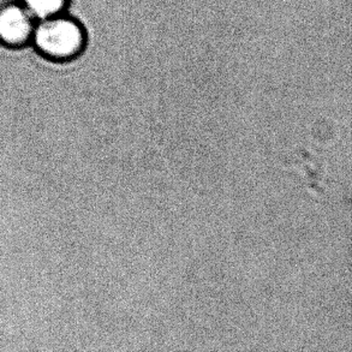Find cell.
Masks as SVG:
<instances>
[{
	"label": "cell",
	"mask_w": 352,
	"mask_h": 352,
	"mask_svg": "<svg viewBox=\"0 0 352 352\" xmlns=\"http://www.w3.org/2000/svg\"><path fill=\"white\" fill-rule=\"evenodd\" d=\"M30 45L48 60L67 64L86 52L88 32L80 19L58 14L36 22Z\"/></svg>",
	"instance_id": "obj_1"
},
{
	"label": "cell",
	"mask_w": 352,
	"mask_h": 352,
	"mask_svg": "<svg viewBox=\"0 0 352 352\" xmlns=\"http://www.w3.org/2000/svg\"><path fill=\"white\" fill-rule=\"evenodd\" d=\"M36 19L19 1L0 6V45L19 48L32 43Z\"/></svg>",
	"instance_id": "obj_2"
},
{
	"label": "cell",
	"mask_w": 352,
	"mask_h": 352,
	"mask_svg": "<svg viewBox=\"0 0 352 352\" xmlns=\"http://www.w3.org/2000/svg\"><path fill=\"white\" fill-rule=\"evenodd\" d=\"M72 0H19L36 21L67 12Z\"/></svg>",
	"instance_id": "obj_3"
}]
</instances>
